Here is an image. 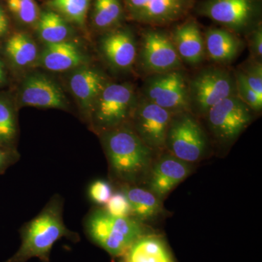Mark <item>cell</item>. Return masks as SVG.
<instances>
[{
  "label": "cell",
  "instance_id": "obj_1",
  "mask_svg": "<svg viewBox=\"0 0 262 262\" xmlns=\"http://www.w3.org/2000/svg\"><path fill=\"white\" fill-rule=\"evenodd\" d=\"M63 204V198L55 194L34 219L24 223L19 230L20 248L4 262H27L32 258L50 261L52 248L57 241L64 237L73 243L79 242V234L70 230L64 224Z\"/></svg>",
  "mask_w": 262,
  "mask_h": 262
},
{
  "label": "cell",
  "instance_id": "obj_2",
  "mask_svg": "<svg viewBox=\"0 0 262 262\" xmlns=\"http://www.w3.org/2000/svg\"><path fill=\"white\" fill-rule=\"evenodd\" d=\"M112 176L124 185H135L147 173L153 150L130 123L99 134Z\"/></svg>",
  "mask_w": 262,
  "mask_h": 262
},
{
  "label": "cell",
  "instance_id": "obj_3",
  "mask_svg": "<svg viewBox=\"0 0 262 262\" xmlns=\"http://www.w3.org/2000/svg\"><path fill=\"white\" fill-rule=\"evenodd\" d=\"M88 238L114 258L122 257L131 245L146 234L142 223L134 217H117L104 208H95L84 222Z\"/></svg>",
  "mask_w": 262,
  "mask_h": 262
},
{
  "label": "cell",
  "instance_id": "obj_4",
  "mask_svg": "<svg viewBox=\"0 0 262 262\" xmlns=\"http://www.w3.org/2000/svg\"><path fill=\"white\" fill-rule=\"evenodd\" d=\"M139 96L134 84L108 82L91 111L89 122L98 134L129 123Z\"/></svg>",
  "mask_w": 262,
  "mask_h": 262
},
{
  "label": "cell",
  "instance_id": "obj_5",
  "mask_svg": "<svg viewBox=\"0 0 262 262\" xmlns=\"http://www.w3.org/2000/svg\"><path fill=\"white\" fill-rule=\"evenodd\" d=\"M192 11L237 35L249 34L261 23V0H201Z\"/></svg>",
  "mask_w": 262,
  "mask_h": 262
},
{
  "label": "cell",
  "instance_id": "obj_6",
  "mask_svg": "<svg viewBox=\"0 0 262 262\" xmlns=\"http://www.w3.org/2000/svg\"><path fill=\"white\" fill-rule=\"evenodd\" d=\"M235 95L234 75L220 67H206L189 80L190 110L193 108L200 115H206L212 106Z\"/></svg>",
  "mask_w": 262,
  "mask_h": 262
},
{
  "label": "cell",
  "instance_id": "obj_7",
  "mask_svg": "<svg viewBox=\"0 0 262 262\" xmlns=\"http://www.w3.org/2000/svg\"><path fill=\"white\" fill-rule=\"evenodd\" d=\"M137 59L147 75L184 68L170 32L160 27H148L142 32Z\"/></svg>",
  "mask_w": 262,
  "mask_h": 262
},
{
  "label": "cell",
  "instance_id": "obj_8",
  "mask_svg": "<svg viewBox=\"0 0 262 262\" xmlns=\"http://www.w3.org/2000/svg\"><path fill=\"white\" fill-rule=\"evenodd\" d=\"M142 96L174 114L190 111L189 80L183 70L147 75Z\"/></svg>",
  "mask_w": 262,
  "mask_h": 262
},
{
  "label": "cell",
  "instance_id": "obj_9",
  "mask_svg": "<svg viewBox=\"0 0 262 262\" xmlns=\"http://www.w3.org/2000/svg\"><path fill=\"white\" fill-rule=\"evenodd\" d=\"M166 147L170 154L187 163H195L206 152V135L189 111L174 114L167 133Z\"/></svg>",
  "mask_w": 262,
  "mask_h": 262
},
{
  "label": "cell",
  "instance_id": "obj_10",
  "mask_svg": "<svg viewBox=\"0 0 262 262\" xmlns=\"http://www.w3.org/2000/svg\"><path fill=\"white\" fill-rule=\"evenodd\" d=\"M126 17L148 27H164L189 16L195 0H122Z\"/></svg>",
  "mask_w": 262,
  "mask_h": 262
},
{
  "label": "cell",
  "instance_id": "obj_11",
  "mask_svg": "<svg viewBox=\"0 0 262 262\" xmlns=\"http://www.w3.org/2000/svg\"><path fill=\"white\" fill-rule=\"evenodd\" d=\"M252 113L251 108L235 95L212 106L205 116L217 140L229 143L235 140L251 123Z\"/></svg>",
  "mask_w": 262,
  "mask_h": 262
},
{
  "label": "cell",
  "instance_id": "obj_12",
  "mask_svg": "<svg viewBox=\"0 0 262 262\" xmlns=\"http://www.w3.org/2000/svg\"><path fill=\"white\" fill-rule=\"evenodd\" d=\"M173 115L141 96L138 98L129 123L150 149L160 150L165 148L167 133Z\"/></svg>",
  "mask_w": 262,
  "mask_h": 262
},
{
  "label": "cell",
  "instance_id": "obj_13",
  "mask_svg": "<svg viewBox=\"0 0 262 262\" xmlns=\"http://www.w3.org/2000/svg\"><path fill=\"white\" fill-rule=\"evenodd\" d=\"M19 96L21 106L68 110L69 103L61 86L42 74L27 76L20 85Z\"/></svg>",
  "mask_w": 262,
  "mask_h": 262
},
{
  "label": "cell",
  "instance_id": "obj_14",
  "mask_svg": "<svg viewBox=\"0 0 262 262\" xmlns=\"http://www.w3.org/2000/svg\"><path fill=\"white\" fill-rule=\"evenodd\" d=\"M99 49L108 64L122 72L134 68L139 50L134 32L129 27L122 26L103 33Z\"/></svg>",
  "mask_w": 262,
  "mask_h": 262
},
{
  "label": "cell",
  "instance_id": "obj_15",
  "mask_svg": "<svg viewBox=\"0 0 262 262\" xmlns=\"http://www.w3.org/2000/svg\"><path fill=\"white\" fill-rule=\"evenodd\" d=\"M108 82L102 72L87 65L76 69L71 75L69 80L71 91L89 121L96 99Z\"/></svg>",
  "mask_w": 262,
  "mask_h": 262
},
{
  "label": "cell",
  "instance_id": "obj_16",
  "mask_svg": "<svg viewBox=\"0 0 262 262\" xmlns=\"http://www.w3.org/2000/svg\"><path fill=\"white\" fill-rule=\"evenodd\" d=\"M177 24L170 32L176 50L183 63L198 66L206 56L204 37L195 19L187 18Z\"/></svg>",
  "mask_w": 262,
  "mask_h": 262
},
{
  "label": "cell",
  "instance_id": "obj_17",
  "mask_svg": "<svg viewBox=\"0 0 262 262\" xmlns=\"http://www.w3.org/2000/svg\"><path fill=\"white\" fill-rule=\"evenodd\" d=\"M190 173L189 163L171 154L163 155L151 168L149 177V190L159 199L183 182Z\"/></svg>",
  "mask_w": 262,
  "mask_h": 262
},
{
  "label": "cell",
  "instance_id": "obj_18",
  "mask_svg": "<svg viewBox=\"0 0 262 262\" xmlns=\"http://www.w3.org/2000/svg\"><path fill=\"white\" fill-rule=\"evenodd\" d=\"M88 58L75 43L65 41L46 44L38 57V63L47 70L63 72L87 65Z\"/></svg>",
  "mask_w": 262,
  "mask_h": 262
},
{
  "label": "cell",
  "instance_id": "obj_19",
  "mask_svg": "<svg viewBox=\"0 0 262 262\" xmlns=\"http://www.w3.org/2000/svg\"><path fill=\"white\" fill-rule=\"evenodd\" d=\"M203 37L207 54L212 61L222 64L232 63L244 47L237 34L226 29L211 27Z\"/></svg>",
  "mask_w": 262,
  "mask_h": 262
},
{
  "label": "cell",
  "instance_id": "obj_20",
  "mask_svg": "<svg viewBox=\"0 0 262 262\" xmlns=\"http://www.w3.org/2000/svg\"><path fill=\"white\" fill-rule=\"evenodd\" d=\"M122 257L126 262H175L166 243L159 235L144 234Z\"/></svg>",
  "mask_w": 262,
  "mask_h": 262
},
{
  "label": "cell",
  "instance_id": "obj_21",
  "mask_svg": "<svg viewBox=\"0 0 262 262\" xmlns=\"http://www.w3.org/2000/svg\"><path fill=\"white\" fill-rule=\"evenodd\" d=\"M129 202L132 217L140 222L155 218L161 210L159 198L150 190L124 185L121 189Z\"/></svg>",
  "mask_w": 262,
  "mask_h": 262
},
{
  "label": "cell",
  "instance_id": "obj_22",
  "mask_svg": "<svg viewBox=\"0 0 262 262\" xmlns=\"http://www.w3.org/2000/svg\"><path fill=\"white\" fill-rule=\"evenodd\" d=\"M126 18L122 0H94L91 10V23L103 33L122 26Z\"/></svg>",
  "mask_w": 262,
  "mask_h": 262
},
{
  "label": "cell",
  "instance_id": "obj_23",
  "mask_svg": "<svg viewBox=\"0 0 262 262\" xmlns=\"http://www.w3.org/2000/svg\"><path fill=\"white\" fill-rule=\"evenodd\" d=\"M5 52L12 63L20 68L32 65L39 57L37 45L25 32L10 36L5 42Z\"/></svg>",
  "mask_w": 262,
  "mask_h": 262
},
{
  "label": "cell",
  "instance_id": "obj_24",
  "mask_svg": "<svg viewBox=\"0 0 262 262\" xmlns=\"http://www.w3.org/2000/svg\"><path fill=\"white\" fill-rule=\"evenodd\" d=\"M37 28L38 35L46 45L69 41L71 36L70 23L50 9L41 12Z\"/></svg>",
  "mask_w": 262,
  "mask_h": 262
},
{
  "label": "cell",
  "instance_id": "obj_25",
  "mask_svg": "<svg viewBox=\"0 0 262 262\" xmlns=\"http://www.w3.org/2000/svg\"><path fill=\"white\" fill-rule=\"evenodd\" d=\"M91 0H49L50 10L63 17L69 23L84 27Z\"/></svg>",
  "mask_w": 262,
  "mask_h": 262
},
{
  "label": "cell",
  "instance_id": "obj_26",
  "mask_svg": "<svg viewBox=\"0 0 262 262\" xmlns=\"http://www.w3.org/2000/svg\"><path fill=\"white\" fill-rule=\"evenodd\" d=\"M18 125L13 104L0 97V146L16 149Z\"/></svg>",
  "mask_w": 262,
  "mask_h": 262
},
{
  "label": "cell",
  "instance_id": "obj_27",
  "mask_svg": "<svg viewBox=\"0 0 262 262\" xmlns=\"http://www.w3.org/2000/svg\"><path fill=\"white\" fill-rule=\"evenodd\" d=\"M8 9L19 21L26 25H37L40 10L34 0H6Z\"/></svg>",
  "mask_w": 262,
  "mask_h": 262
},
{
  "label": "cell",
  "instance_id": "obj_28",
  "mask_svg": "<svg viewBox=\"0 0 262 262\" xmlns=\"http://www.w3.org/2000/svg\"><path fill=\"white\" fill-rule=\"evenodd\" d=\"M236 81V93L241 100L247 106L251 108L253 112L261 111L262 108V98L259 96L248 84L244 75L239 71H237L234 74Z\"/></svg>",
  "mask_w": 262,
  "mask_h": 262
},
{
  "label": "cell",
  "instance_id": "obj_29",
  "mask_svg": "<svg viewBox=\"0 0 262 262\" xmlns=\"http://www.w3.org/2000/svg\"><path fill=\"white\" fill-rule=\"evenodd\" d=\"M239 71L244 75L250 87L262 98L261 62L251 58Z\"/></svg>",
  "mask_w": 262,
  "mask_h": 262
},
{
  "label": "cell",
  "instance_id": "obj_30",
  "mask_svg": "<svg viewBox=\"0 0 262 262\" xmlns=\"http://www.w3.org/2000/svg\"><path fill=\"white\" fill-rule=\"evenodd\" d=\"M89 198L98 206H104L113 194L110 183L103 179H98L90 184L88 190Z\"/></svg>",
  "mask_w": 262,
  "mask_h": 262
},
{
  "label": "cell",
  "instance_id": "obj_31",
  "mask_svg": "<svg viewBox=\"0 0 262 262\" xmlns=\"http://www.w3.org/2000/svg\"><path fill=\"white\" fill-rule=\"evenodd\" d=\"M105 211L115 216L130 217L131 209L126 196L121 190L114 193L104 205Z\"/></svg>",
  "mask_w": 262,
  "mask_h": 262
},
{
  "label": "cell",
  "instance_id": "obj_32",
  "mask_svg": "<svg viewBox=\"0 0 262 262\" xmlns=\"http://www.w3.org/2000/svg\"><path fill=\"white\" fill-rule=\"evenodd\" d=\"M249 47L253 59L261 62L262 57V26L261 23L256 26L248 34Z\"/></svg>",
  "mask_w": 262,
  "mask_h": 262
},
{
  "label": "cell",
  "instance_id": "obj_33",
  "mask_svg": "<svg viewBox=\"0 0 262 262\" xmlns=\"http://www.w3.org/2000/svg\"><path fill=\"white\" fill-rule=\"evenodd\" d=\"M19 159L20 155L16 149L0 146V175L16 163Z\"/></svg>",
  "mask_w": 262,
  "mask_h": 262
},
{
  "label": "cell",
  "instance_id": "obj_34",
  "mask_svg": "<svg viewBox=\"0 0 262 262\" xmlns=\"http://www.w3.org/2000/svg\"><path fill=\"white\" fill-rule=\"evenodd\" d=\"M9 29V20L5 10L0 7V38L8 32Z\"/></svg>",
  "mask_w": 262,
  "mask_h": 262
},
{
  "label": "cell",
  "instance_id": "obj_35",
  "mask_svg": "<svg viewBox=\"0 0 262 262\" xmlns=\"http://www.w3.org/2000/svg\"><path fill=\"white\" fill-rule=\"evenodd\" d=\"M5 69L4 66H3V62L0 61V84L3 83L5 80Z\"/></svg>",
  "mask_w": 262,
  "mask_h": 262
},
{
  "label": "cell",
  "instance_id": "obj_36",
  "mask_svg": "<svg viewBox=\"0 0 262 262\" xmlns=\"http://www.w3.org/2000/svg\"><path fill=\"white\" fill-rule=\"evenodd\" d=\"M118 262H126L123 257H120V260Z\"/></svg>",
  "mask_w": 262,
  "mask_h": 262
},
{
  "label": "cell",
  "instance_id": "obj_37",
  "mask_svg": "<svg viewBox=\"0 0 262 262\" xmlns=\"http://www.w3.org/2000/svg\"><path fill=\"white\" fill-rule=\"evenodd\" d=\"M43 262H50V261H43Z\"/></svg>",
  "mask_w": 262,
  "mask_h": 262
}]
</instances>
